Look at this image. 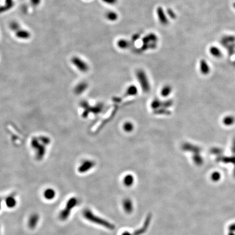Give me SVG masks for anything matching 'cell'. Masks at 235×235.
<instances>
[{"label":"cell","mask_w":235,"mask_h":235,"mask_svg":"<svg viewBox=\"0 0 235 235\" xmlns=\"http://www.w3.org/2000/svg\"><path fill=\"white\" fill-rule=\"evenodd\" d=\"M79 204V200L76 197H71L67 200L65 206L60 211L59 214V219L60 221H65L69 218L71 214L73 209L77 206Z\"/></svg>","instance_id":"obj_1"},{"label":"cell","mask_w":235,"mask_h":235,"mask_svg":"<svg viewBox=\"0 0 235 235\" xmlns=\"http://www.w3.org/2000/svg\"><path fill=\"white\" fill-rule=\"evenodd\" d=\"M82 214L84 218L86 219L87 220L91 222V223H95L98 225L103 226L104 227H106L108 229H113L114 228V226L110 224V223L106 222L105 220L94 214L93 212L89 209H85L84 211H83Z\"/></svg>","instance_id":"obj_2"},{"label":"cell","mask_w":235,"mask_h":235,"mask_svg":"<svg viewBox=\"0 0 235 235\" xmlns=\"http://www.w3.org/2000/svg\"><path fill=\"white\" fill-rule=\"evenodd\" d=\"M137 76L139 82L141 83L143 91L147 92L150 89L149 81L148 79L145 72L142 70H139L137 72Z\"/></svg>","instance_id":"obj_3"},{"label":"cell","mask_w":235,"mask_h":235,"mask_svg":"<svg viewBox=\"0 0 235 235\" xmlns=\"http://www.w3.org/2000/svg\"><path fill=\"white\" fill-rule=\"evenodd\" d=\"M156 13L158 17V20L161 24L163 25H167L169 23L168 16L161 7H158L156 10Z\"/></svg>","instance_id":"obj_4"},{"label":"cell","mask_w":235,"mask_h":235,"mask_svg":"<svg viewBox=\"0 0 235 235\" xmlns=\"http://www.w3.org/2000/svg\"><path fill=\"white\" fill-rule=\"evenodd\" d=\"M40 220V216L37 213H33L29 217L28 220V226L29 228L32 230H33L38 224L39 221Z\"/></svg>","instance_id":"obj_5"},{"label":"cell","mask_w":235,"mask_h":235,"mask_svg":"<svg viewBox=\"0 0 235 235\" xmlns=\"http://www.w3.org/2000/svg\"><path fill=\"white\" fill-rule=\"evenodd\" d=\"M72 62L76 67H77L82 71H86L88 69V66L87 64L86 63L82 60L81 58L75 57L72 58Z\"/></svg>","instance_id":"obj_6"},{"label":"cell","mask_w":235,"mask_h":235,"mask_svg":"<svg viewBox=\"0 0 235 235\" xmlns=\"http://www.w3.org/2000/svg\"><path fill=\"white\" fill-rule=\"evenodd\" d=\"M5 204L9 209H14L17 206V202L15 195L12 194L6 197L5 199Z\"/></svg>","instance_id":"obj_7"},{"label":"cell","mask_w":235,"mask_h":235,"mask_svg":"<svg viewBox=\"0 0 235 235\" xmlns=\"http://www.w3.org/2000/svg\"><path fill=\"white\" fill-rule=\"evenodd\" d=\"M43 195L45 199L48 200H51L55 199L56 195V192L54 189L51 188H48L45 190V191L44 192Z\"/></svg>","instance_id":"obj_8"},{"label":"cell","mask_w":235,"mask_h":235,"mask_svg":"<svg viewBox=\"0 0 235 235\" xmlns=\"http://www.w3.org/2000/svg\"><path fill=\"white\" fill-rule=\"evenodd\" d=\"M15 36L17 38L21 39H27L30 38L31 34L27 30L24 29H20L16 32Z\"/></svg>","instance_id":"obj_9"},{"label":"cell","mask_w":235,"mask_h":235,"mask_svg":"<svg viewBox=\"0 0 235 235\" xmlns=\"http://www.w3.org/2000/svg\"><path fill=\"white\" fill-rule=\"evenodd\" d=\"M14 6V2L13 0H6L5 5L0 7V13L7 11Z\"/></svg>","instance_id":"obj_10"},{"label":"cell","mask_w":235,"mask_h":235,"mask_svg":"<svg viewBox=\"0 0 235 235\" xmlns=\"http://www.w3.org/2000/svg\"><path fill=\"white\" fill-rule=\"evenodd\" d=\"M94 166V164L93 162L88 161V162H86L83 164H82L81 166L79 167V171L80 173H85L87 171L92 168Z\"/></svg>","instance_id":"obj_11"},{"label":"cell","mask_w":235,"mask_h":235,"mask_svg":"<svg viewBox=\"0 0 235 235\" xmlns=\"http://www.w3.org/2000/svg\"><path fill=\"white\" fill-rule=\"evenodd\" d=\"M210 52L214 57L216 58L221 57L222 52L219 48L216 46H212L210 48Z\"/></svg>","instance_id":"obj_12"},{"label":"cell","mask_w":235,"mask_h":235,"mask_svg":"<svg viewBox=\"0 0 235 235\" xmlns=\"http://www.w3.org/2000/svg\"><path fill=\"white\" fill-rule=\"evenodd\" d=\"M106 18L110 21L114 22L118 19V14L114 11H109L106 14Z\"/></svg>","instance_id":"obj_13"},{"label":"cell","mask_w":235,"mask_h":235,"mask_svg":"<svg viewBox=\"0 0 235 235\" xmlns=\"http://www.w3.org/2000/svg\"><path fill=\"white\" fill-rule=\"evenodd\" d=\"M200 69L203 74H207L210 71V67L208 64L207 63L206 61L204 60H202L200 62Z\"/></svg>","instance_id":"obj_14"},{"label":"cell","mask_w":235,"mask_h":235,"mask_svg":"<svg viewBox=\"0 0 235 235\" xmlns=\"http://www.w3.org/2000/svg\"><path fill=\"white\" fill-rule=\"evenodd\" d=\"M130 45V42L124 39H120L117 42V46L121 49H126L128 48Z\"/></svg>","instance_id":"obj_15"},{"label":"cell","mask_w":235,"mask_h":235,"mask_svg":"<svg viewBox=\"0 0 235 235\" xmlns=\"http://www.w3.org/2000/svg\"><path fill=\"white\" fill-rule=\"evenodd\" d=\"M10 28L14 31L17 32L19 30L20 28L19 24L17 21H12L10 25Z\"/></svg>","instance_id":"obj_16"},{"label":"cell","mask_w":235,"mask_h":235,"mask_svg":"<svg viewBox=\"0 0 235 235\" xmlns=\"http://www.w3.org/2000/svg\"><path fill=\"white\" fill-rule=\"evenodd\" d=\"M171 91V89L170 87L167 86L164 87L163 89H162V90L161 94H162V96L166 97V96H167L168 95L170 94Z\"/></svg>","instance_id":"obj_17"},{"label":"cell","mask_w":235,"mask_h":235,"mask_svg":"<svg viewBox=\"0 0 235 235\" xmlns=\"http://www.w3.org/2000/svg\"><path fill=\"white\" fill-rule=\"evenodd\" d=\"M133 181V178L132 177V175H127L125 176L124 179V183L127 186H130L132 184Z\"/></svg>","instance_id":"obj_18"},{"label":"cell","mask_w":235,"mask_h":235,"mask_svg":"<svg viewBox=\"0 0 235 235\" xmlns=\"http://www.w3.org/2000/svg\"><path fill=\"white\" fill-rule=\"evenodd\" d=\"M124 129L126 132H131L133 129V126L132 123L126 122L124 125Z\"/></svg>","instance_id":"obj_19"},{"label":"cell","mask_w":235,"mask_h":235,"mask_svg":"<svg viewBox=\"0 0 235 235\" xmlns=\"http://www.w3.org/2000/svg\"><path fill=\"white\" fill-rule=\"evenodd\" d=\"M102 2L108 5H114L117 3V0H102Z\"/></svg>","instance_id":"obj_20"},{"label":"cell","mask_w":235,"mask_h":235,"mask_svg":"<svg viewBox=\"0 0 235 235\" xmlns=\"http://www.w3.org/2000/svg\"><path fill=\"white\" fill-rule=\"evenodd\" d=\"M167 14L170 17V18H171V19H175L176 17V14L173 10H171V9H169V10H167Z\"/></svg>","instance_id":"obj_21"},{"label":"cell","mask_w":235,"mask_h":235,"mask_svg":"<svg viewBox=\"0 0 235 235\" xmlns=\"http://www.w3.org/2000/svg\"><path fill=\"white\" fill-rule=\"evenodd\" d=\"M224 122L226 125H230L233 122V118L232 117H227L224 120Z\"/></svg>","instance_id":"obj_22"},{"label":"cell","mask_w":235,"mask_h":235,"mask_svg":"<svg viewBox=\"0 0 235 235\" xmlns=\"http://www.w3.org/2000/svg\"><path fill=\"white\" fill-rule=\"evenodd\" d=\"M128 207H129L130 209L132 210V204L130 201H126L124 203V207L126 211H128Z\"/></svg>","instance_id":"obj_23"},{"label":"cell","mask_w":235,"mask_h":235,"mask_svg":"<svg viewBox=\"0 0 235 235\" xmlns=\"http://www.w3.org/2000/svg\"><path fill=\"white\" fill-rule=\"evenodd\" d=\"M129 91L131 94H136L137 93V89L136 88V87H131L129 88Z\"/></svg>","instance_id":"obj_24"},{"label":"cell","mask_w":235,"mask_h":235,"mask_svg":"<svg viewBox=\"0 0 235 235\" xmlns=\"http://www.w3.org/2000/svg\"><path fill=\"white\" fill-rule=\"evenodd\" d=\"M31 1L32 5H33L34 6H38L40 4L41 0H31Z\"/></svg>","instance_id":"obj_25"},{"label":"cell","mask_w":235,"mask_h":235,"mask_svg":"<svg viewBox=\"0 0 235 235\" xmlns=\"http://www.w3.org/2000/svg\"><path fill=\"white\" fill-rule=\"evenodd\" d=\"M137 37H139V36H138V35H137V34L134 35V36H133V37H132V39H133V40H137V39H138Z\"/></svg>","instance_id":"obj_26"},{"label":"cell","mask_w":235,"mask_h":235,"mask_svg":"<svg viewBox=\"0 0 235 235\" xmlns=\"http://www.w3.org/2000/svg\"><path fill=\"white\" fill-rule=\"evenodd\" d=\"M2 199L1 198H0V210L2 207Z\"/></svg>","instance_id":"obj_27"},{"label":"cell","mask_w":235,"mask_h":235,"mask_svg":"<svg viewBox=\"0 0 235 235\" xmlns=\"http://www.w3.org/2000/svg\"><path fill=\"white\" fill-rule=\"evenodd\" d=\"M233 8H234L235 9V2H234L233 3Z\"/></svg>","instance_id":"obj_28"},{"label":"cell","mask_w":235,"mask_h":235,"mask_svg":"<svg viewBox=\"0 0 235 235\" xmlns=\"http://www.w3.org/2000/svg\"><path fill=\"white\" fill-rule=\"evenodd\" d=\"M0 234H1V224H0Z\"/></svg>","instance_id":"obj_29"}]
</instances>
